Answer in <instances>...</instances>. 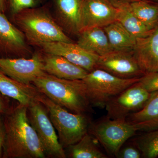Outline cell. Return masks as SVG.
<instances>
[{
    "label": "cell",
    "instance_id": "f1b7e54d",
    "mask_svg": "<svg viewBox=\"0 0 158 158\" xmlns=\"http://www.w3.org/2000/svg\"><path fill=\"white\" fill-rule=\"evenodd\" d=\"M6 137V131L3 116H0V158H2L3 148Z\"/></svg>",
    "mask_w": 158,
    "mask_h": 158
},
{
    "label": "cell",
    "instance_id": "3957f363",
    "mask_svg": "<svg viewBox=\"0 0 158 158\" xmlns=\"http://www.w3.org/2000/svg\"><path fill=\"white\" fill-rule=\"evenodd\" d=\"M14 16L16 24L32 45L39 47L44 43L55 41L72 42L45 9L28 8Z\"/></svg>",
    "mask_w": 158,
    "mask_h": 158
},
{
    "label": "cell",
    "instance_id": "9a60e30c",
    "mask_svg": "<svg viewBox=\"0 0 158 158\" xmlns=\"http://www.w3.org/2000/svg\"><path fill=\"white\" fill-rule=\"evenodd\" d=\"M83 2L84 0H55L58 23L64 31L78 35L83 30Z\"/></svg>",
    "mask_w": 158,
    "mask_h": 158
},
{
    "label": "cell",
    "instance_id": "7c38bea8",
    "mask_svg": "<svg viewBox=\"0 0 158 158\" xmlns=\"http://www.w3.org/2000/svg\"><path fill=\"white\" fill-rule=\"evenodd\" d=\"M39 47L42 48L44 53L61 56L88 72L96 68L99 57L73 42H47L40 44Z\"/></svg>",
    "mask_w": 158,
    "mask_h": 158
},
{
    "label": "cell",
    "instance_id": "5b68a950",
    "mask_svg": "<svg viewBox=\"0 0 158 158\" xmlns=\"http://www.w3.org/2000/svg\"><path fill=\"white\" fill-rule=\"evenodd\" d=\"M140 78H121L97 68L82 79V89L91 106L104 108L111 99Z\"/></svg>",
    "mask_w": 158,
    "mask_h": 158
},
{
    "label": "cell",
    "instance_id": "52a82bcc",
    "mask_svg": "<svg viewBox=\"0 0 158 158\" xmlns=\"http://www.w3.org/2000/svg\"><path fill=\"white\" fill-rule=\"evenodd\" d=\"M27 114L47 157L66 158L65 151L59 142L56 129L44 105L38 100L34 101L28 107Z\"/></svg>",
    "mask_w": 158,
    "mask_h": 158
},
{
    "label": "cell",
    "instance_id": "484cf974",
    "mask_svg": "<svg viewBox=\"0 0 158 158\" xmlns=\"http://www.w3.org/2000/svg\"><path fill=\"white\" fill-rule=\"evenodd\" d=\"M8 2L13 15L24 9L35 7L36 5V0H8Z\"/></svg>",
    "mask_w": 158,
    "mask_h": 158
},
{
    "label": "cell",
    "instance_id": "83f0119b",
    "mask_svg": "<svg viewBox=\"0 0 158 158\" xmlns=\"http://www.w3.org/2000/svg\"><path fill=\"white\" fill-rule=\"evenodd\" d=\"M10 98L0 92V116H3L13 107L11 104Z\"/></svg>",
    "mask_w": 158,
    "mask_h": 158
},
{
    "label": "cell",
    "instance_id": "44dd1931",
    "mask_svg": "<svg viewBox=\"0 0 158 158\" xmlns=\"http://www.w3.org/2000/svg\"><path fill=\"white\" fill-rule=\"evenodd\" d=\"M116 21L136 38L144 37L152 31L148 29L133 13L130 4L118 9Z\"/></svg>",
    "mask_w": 158,
    "mask_h": 158
},
{
    "label": "cell",
    "instance_id": "f546056e",
    "mask_svg": "<svg viewBox=\"0 0 158 158\" xmlns=\"http://www.w3.org/2000/svg\"><path fill=\"white\" fill-rule=\"evenodd\" d=\"M115 8L118 9L137 0H106Z\"/></svg>",
    "mask_w": 158,
    "mask_h": 158
},
{
    "label": "cell",
    "instance_id": "7a4b0ae2",
    "mask_svg": "<svg viewBox=\"0 0 158 158\" xmlns=\"http://www.w3.org/2000/svg\"><path fill=\"white\" fill-rule=\"evenodd\" d=\"M32 84L40 92L72 113L91 112V105L82 90L81 80L59 78L45 73Z\"/></svg>",
    "mask_w": 158,
    "mask_h": 158
},
{
    "label": "cell",
    "instance_id": "277c9868",
    "mask_svg": "<svg viewBox=\"0 0 158 158\" xmlns=\"http://www.w3.org/2000/svg\"><path fill=\"white\" fill-rule=\"evenodd\" d=\"M37 99L46 108L63 148L76 144L88 132L91 122L86 113L70 112L40 92Z\"/></svg>",
    "mask_w": 158,
    "mask_h": 158
},
{
    "label": "cell",
    "instance_id": "e0dca14e",
    "mask_svg": "<svg viewBox=\"0 0 158 158\" xmlns=\"http://www.w3.org/2000/svg\"><path fill=\"white\" fill-rule=\"evenodd\" d=\"M0 92L15 100L19 103L28 106L37 100L40 93L33 85H26L15 81L0 70Z\"/></svg>",
    "mask_w": 158,
    "mask_h": 158
},
{
    "label": "cell",
    "instance_id": "4dcf8cb0",
    "mask_svg": "<svg viewBox=\"0 0 158 158\" xmlns=\"http://www.w3.org/2000/svg\"><path fill=\"white\" fill-rule=\"evenodd\" d=\"M7 0H0V13H4L6 11Z\"/></svg>",
    "mask_w": 158,
    "mask_h": 158
},
{
    "label": "cell",
    "instance_id": "d4e9b609",
    "mask_svg": "<svg viewBox=\"0 0 158 158\" xmlns=\"http://www.w3.org/2000/svg\"><path fill=\"white\" fill-rule=\"evenodd\" d=\"M139 82L150 93L158 91V72L145 74Z\"/></svg>",
    "mask_w": 158,
    "mask_h": 158
},
{
    "label": "cell",
    "instance_id": "1f68e13d",
    "mask_svg": "<svg viewBox=\"0 0 158 158\" xmlns=\"http://www.w3.org/2000/svg\"><path fill=\"white\" fill-rule=\"evenodd\" d=\"M148 1H151L155 2L158 3V0H148Z\"/></svg>",
    "mask_w": 158,
    "mask_h": 158
},
{
    "label": "cell",
    "instance_id": "ffe728a7",
    "mask_svg": "<svg viewBox=\"0 0 158 158\" xmlns=\"http://www.w3.org/2000/svg\"><path fill=\"white\" fill-rule=\"evenodd\" d=\"M103 29L113 51L132 52L135 44L136 38L118 21H115Z\"/></svg>",
    "mask_w": 158,
    "mask_h": 158
},
{
    "label": "cell",
    "instance_id": "9c48e42d",
    "mask_svg": "<svg viewBox=\"0 0 158 158\" xmlns=\"http://www.w3.org/2000/svg\"><path fill=\"white\" fill-rule=\"evenodd\" d=\"M0 70L15 81L32 85L37 78L45 73L42 55L33 54L30 58H5L0 57Z\"/></svg>",
    "mask_w": 158,
    "mask_h": 158
},
{
    "label": "cell",
    "instance_id": "cb8c5ba5",
    "mask_svg": "<svg viewBox=\"0 0 158 158\" xmlns=\"http://www.w3.org/2000/svg\"><path fill=\"white\" fill-rule=\"evenodd\" d=\"M133 142L141 152L142 157H158V129L146 132L135 138Z\"/></svg>",
    "mask_w": 158,
    "mask_h": 158
},
{
    "label": "cell",
    "instance_id": "2e32d148",
    "mask_svg": "<svg viewBox=\"0 0 158 158\" xmlns=\"http://www.w3.org/2000/svg\"><path fill=\"white\" fill-rule=\"evenodd\" d=\"M42 58L45 72L59 78L82 80L89 73L61 56L44 53Z\"/></svg>",
    "mask_w": 158,
    "mask_h": 158
},
{
    "label": "cell",
    "instance_id": "4fadbf2b",
    "mask_svg": "<svg viewBox=\"0 0 158 158\" xmlns=\"http://www.w3.org/2000/svg\"><path fill=\"white\" fill-rule=\"evenodd\" d=\"M117 11L118 9L106 0H84L82 10L83 30L92 27L103 28L116 20Z\"/></svg>",
    "mask_w": 158,
    "mask_h": 158
},
{
    "label": "cell",
    "instance_id": "4316f807",
    "mask_svg": "<svg viewBox=\"0 0 158 158\" xmlns=\"http://www.w3.org/2000/svg\"><path fill=\"white\" fill-rule=\"evenodd\" d=\"M118 158H140L142 157L141 152L133 142L122 146L116 156Z\"/></svg>",
    "mask_w": 158,
    "mask_h": 158
},
{
    "label": "cell",
    "instance_id": "603a6c76",
    "mask_svg": "<svg viewBox=\"0 0 158 158\" xmlns=\"http://www.w3.org/2000/svg\"><path fill=\"white\" fill-rule=\"evenodd\" d=\"M69 155L72 158H106L98 148L94 138L88 132L76 144L68 147Z\"/></svg>",
    "mask_w": 158,
    "mask_h": 158
},
{
    "label": "cell",
    "instance_id": "ac0fdd59",
    "mask_svg": "<svg viewBox=\"0 0 158 158\" xmlns=\"http://www.w3.org/2000/svg\"><path fill=\"white\" fill-rule=\"evenodd\" d=\"M137 131L148 132L158 129V91L152 92L147 103L126 118Z\"/></svg>",
    "mask_w": 158,
    "mask_h": 158
},
{
    "label": "cell",
    "instance_id": "ba28073f",
    "mask_svg": "<svg viewBox=\"0 0 158 158\" xmlns=\"http://www.w3.org/2000/svg\"><path fill=\"white\" fill-rule=\"evenodd\" d=\"M139 81L108 102L105 107L107 117L113 119H126L130 115L144 107L151 93L145 90Z\"/></svg>",
    "mask_w": 158,
    "mask_h": 158
},
{
    "label": "cell",
    "instance_id": "30bf717a",
    "mask_svg": "<svg viewBox=\"0 0 158 158\" xmlns=\"http://www.w3.org/2000/svg\"><path fill=\"white\" fill-rule=\"evenodd\" d=\"M97 68L121 78H138L145 74L131 52L113 51L99 56Z\"/></svg>",
    "mask_w": 158,
    "mask_h": 158
},
{
    "label": "cell",
    "instance_id": "5bb4252c",
    "mask_svg": "<svg viewBox=\"0 0 158 158\" xmlns=\"http://www.w3.org/2000/svg\"><path fill=\"white\" fill-rule=\"evenodd\" d=\"M131 52L144 73L158 72V27L146 36L136 38Z\"/></svg>",
    "mask_w": 158,
    "mask_h": 158
},
{
    "label": "cell",
    "instance_id": "d6986e66",
    "mask_svg": "<svg viewBox=\"0 0 158 158\" xmlns=\"http://www.w3.org/2000/svg\"><path fill=\"white\" fill-rule=\"evenodd\" d=\"M77 44L86 51L99 56L113 51L103 28L92 27L82 30Z\"/></svg>",
    "mask_w": 158,
    "mask_h": 158
},
{
    "label": "cell",
    "instance_id": "7402d4cb",
    "mask_svg": "<svg viewBox=\"0 0 158 158\" xmlns=\"http://www.w3.org/2000/svg\"><path fill=\"white\" fill-rule=\"evenodd\" d=\"M135 15L150 30L158 27V3L137 0L130 4Z\"/></svg>",
    "mask_w": 158,
    "mask_h": 158
},
{
    "label": "cell",
    "instance_id": "6da1fadb",
    "mask_svg": "<svg viewBox=\"0 0 158 158\" xmlns=\"http://www.w3.org/2000/svg\"><path fill=\"white\" fill-rule=\"evenodd\" d=\"M28 106L19 103L3 116L6 137L3 158H44L45 152L28 117Z\"/></svg>",
    "mask_w": 158,
    "mask_h": 158
},
{
    "label": "cell",
    "instance_id": "8fae6325",
    "mask_svg": "<svg viewBox=\"0 0 158 158\" xmlns=\"http://www.w3.org/2000/svg\"><path fill=\"white\" fill-rule=\"evenodd\" d=\"M24 34L0 13V53L6 58H30L33 54Z\"/></svg>",
    "mask_w": 158,
    "mask_h": 158
},
{
    "label": "cell",
    "instance_id": "8992f818",
    "mask_svg": "<svg viewBox=\"0 0 158 158\" xmlns=\"http://www.w3.org/2000/svg\"><path fill=\"white\" fill-rule=\"evenodd\" d=\"M137 131L126 119H113L106 117L90 123L88 132L100 142L108 154L116 156L125 142Z\"/></svg>",
    "mask_w": 158,
    "mask_h": 158
}]
</instances>
